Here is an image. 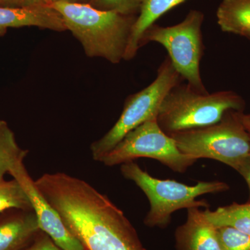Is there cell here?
Returning <instances> with one entry per match:
<instances>
[{"mask_svg": "<svg viewBox=\"0 0 250 250\" xmlns=\"http://www.w3.org/2000/svg\"><path fill=\"white\" fill-rule=\"evenodd\" d=\"M35 182L85 250H146L123 210L85 181L56 172Z\"/></svg>", "mask_w": 250, "mask_h": 250, "instance_id": "6da1fadb", "label": "cell"}, {"mask_svg": "<svg viewBox=\"0 0 250 250\" xmlns=\"http://www.w3.org/2000/svg\"><path fill=\"white\" fill-rule=\"evenodd\" d=\"M67 30L80 41L88 57H100L113 64L124 60L138 16L95 9L88 3L58 1L52 4Z\"/></svg>", "mask_w": 250, "mask_h": 250, "instance_id": "7a4b0ae2", "label": "cell"}, {"mask_svg": "<svg viewBox=\"0 0 250 250\" xmlns=\"http://www.w3.org/2000/svg\"><path fill=\"white\" fill-rule=\"evenodd\" d=\"M245 106L244 100L231 90L202 93L182 82L164 99L156 120L161 129L170 136L215 124L229 110L243 111Z\"/></svg>", "mask_w": 250, "mask_h": 250, "instance_id": "3957f363", "label": "cell"}, {"mask_svg": "<svg viewBox=\"0 0 250 250\" xmlns=\"http://www.w3.org/2000/svg\"><path fill=\"white\" fill-rule=\"evenodd\" d=\"M121 171L125 179L134 182L147 196L150 208L144 223L149 228H166L170 223L171 215L177 210L192 207L208 208L207 201L197 200V197L229 189L228 184L219 181L200 182L195 186H188L171 179L155 178L134 161L122 164Z\"/></svg>", "mask_w": 250, "mask_h": 250, "instance_id": "277c9868", "label": "cell"}, {"mask_svg": "<svg viewBox=\"0 0 250 250\" xmlns=\"http://www.w3.org/2000/svg\"><path fill=\"white\" fill-rule=\"evenodd\" d=\"M243 111L229 110L215 124L170 135L181 152L198 160L220 161L234 170L250 156V137Z\"/></svg>", "mask_w": 250, "mask_h": 250, "instance_id": "5b68a950", "label": "cell"}, {"mask_svg": "<svg viewBox=\"0 0 250 250\" xmlns=\"http://www.w3.org/2000/svg\"><path fill=\"white\" fill-rule=\"evenodd\" d=\"M205 16L198 10H190L179 24L162 27L156 23L145 31L140 47L149 42L164 46L172 65L189 85L202 93H208L202 82L200 62L203 56L202 26Z\"/></svg>", "mask_w": 250, "mask_h": 250, "instance_id": "8992f818", "label": "cell"}, {"mask_svg": "<svg viewBox=\"0 0 250 250\" xmlns=\"http://www.w3.org/2000/svg\"><path fill=\"white\" fill-rule=\"evenodd\" d=\"M183 80L170 58L166 57L158 69L154 82L126 99L121 116L116 124L103 137L91 145L90 151L94 160L100 162L131 130L157 117L161 103L167 94Z\"/></svg>", "mask_w": 250, "mask_h": 250, "instance_id": "52a82bcc", "label": "cell"}, {"mask_svg": "<svg viewBox=\"0 0 250 250\" xmlns=\"http://www.w3.org/2000/svg\"><path fill=\"white\" fill-rule=\"evenodd\" d=\"M139 158L155 159L179 173L197 161L179 151L174 140L161 129L156 117L131 130L100 162L113 167Z\"/></svg>", "mask_w": 250, "mask_h": 250, "instance_id": "ba28073f", "label": "cell"}, {"mask_svg": "<svg viewBox=\"0 0 250 250\" xmlns=\"http://www.w3.org/2000/svg\"><path fill=\"white\" fill-rule=\"evenodd\" d=\"M9 174L21 184L29 197L41 231L48 235L62 250H85L76 237L69 231L58 212L38 188L35 181L31 179L24 167L23 161L16 164Z\"/></svg>", "mask_w": 250, "mask_h": 250, "instance_id": "9c48e42d", "label": "cell"}, {"mask_svg": "<svg viewBox=\"0 0 250 250\" xmlns=\"http://www.w3.org/2000/svg\"><path fill=\"white\" fill-rule=\"evenodd\" d=\"M186 223L175 233L177 250H223L217 229L198 207L188 208Z\"/></svg>", "mask_w": 250, "mask_h": 250, "instance_id": "30bf717a", "label": "cell"}, {"mask_svg": "<svg viewBox=\"0 0 250 250\" xmlns=\"http://www.w3.org/2000/svg\"><path fill=\"white\" fill-rule=\"evenodd\" d=\"M40 231L34 210H6L0 213V250H21Z\"/></svg>", "mask_w": 250, "mask_h": 250, "instance_id": "8fae6325", "label": "cell"}, {"mask_svg": "<svg viewBox=\"0 0 250 250\" xmlns=\"http://www.w3.org/2000/svg\"><path fill=\"white\" fill-rule=\"evenodd\" d=\"M37 27L56 31L67 30L60 14L52 6L16 9L0 6V36L9 28Z\"/></svg>", "mask_w": 250, "mask_h": 250, "instance_id": "7c38bea8", "label": "cell"}, {"mask_svg": "<svg viewBox=\"0 0 250 250\" xmlns=\"http://www.w3.org/2000/svg\"><path fill=\"white\" fill-rule=\"evenodd\" d=\"M187 0H143L141 11L131 31L124 60L130 61L136 57L140 42L145 31L156 22L159 18L175 6Z\"/></svg>", "mask_w": 250, "mask_h": 250, "instance_id": "4fadbf2b", "label": "cell"}, {"mask_svg": "<svg viewBox=\"0 0 250 250\" xmlns=\"http://www.w3.org/2000/svg\"><path fill=\"white\" fill-rule=\"evenodd\" d=\"M216 17L223 32L245 37L250 33V0H222Z\"/></svg>", "mask_w": 250, "mask_h": 250, "instance_id": "5bb4252c", "label": "cell"}, {"mask_svg": "<svg viewBox=\"0 0 250 250\" xmlns=\"http://www.w3.org/2000/svg\"><path fill=\"white\" fill-rule=\"evenodd\" d=\"M206 218L215 228L229 227L250 236V202L233 203L215 210H204Z\"/></svg>", "mask_w": 250, "mask_h": 250, "instance_id": "9a60e30c", "label": "cell"}, {"mask_svg": "<svg viewBox=\"0 0 250 250\" xmlns=\"http://www.w3.org/2000/svg\"><path fill=\"white\" fill-rule=\"evenodd\" d=\"M27 151L18 146L14 132L9 126L0 131V182L16 164L24 161Z\"/></svg>", "mask_w": 250, "mask_h": 250, "instance_id": "2e32d148", "label": "cell"}, {"mask_svg": "<svg viewBox=\"0 0 250 250\" xmlns=\"http://www.w3.org/2000/svg\"><path fill=\"white\" fill-rule=\"evenodd\" d=\"M10 209L33 210L27 193L15 179L0 182V213Z\"/></svg>", "mask_w": 250, "mask_h": 250, "instance_id": "e0dca14e", "label": "cell"}, {"mask_svg": "<svg viewBox=\"0 0 250 250\" xmlns=\"http://www.w3.org/2000/svg\"><path fill=\"white\" fill-rule=\"evenodd\" d=\"M143 0H89L88 4L101 11H114L125 16H139Z\"/></svg>", "mask_w": 250, "mask_h": 250, "instance_id": "ac0fdd59", "label": "cell"}, {"mask_svg": "<svg viewBox=\"0 0 250 250\" xmlns=\"http://www.w3.org/2000/svg\"><path fill=\"white\" fill-rule=\"evenodd\" d=\"M223 250H250V236L229 227L216 228Z\"/></svg>", "mask_w": 250, "mask_h": 250, "instance_id": "d6986e66", "label": "cell"}, {"mask_svg": "<svg viewBox=\"0 0 250 250\" xmlns=\"http://www.w3.org/2000/svg\"><path fill=\"white\" fill-rule=\"evenodd\" d=\"M21 250H63L59 248L52 238L43 231H39L34 239Z\"/></svg>", "mask_w": 250, "mask_h": 250, "instance_id": "ffe728a7", "label": "cell"}, {"mask_svg": "<svg viewBox=\"0 0 250 250\" xmlns=\"http://www.w3.org/2000/svg\"><path fill=\"white\" fill-rule=\"evenodd\" d=\"M52 0H0L1 7L28 9L52 6Z\"/></svg>", "mask_w": 250, "mask_h": 250, "instance_id": "44dd1931", "label": "cell"}, {"mask_svg": "<svg viewBox=\"0 0 250 250\" xmlns=\"http://www.w3.org/2000/svg\"><path fill=\"white\" fill-rule=\"evenodd\" d=\"M236 171L246 181L249 187L250 194V156L242 163L239 167L237 168Z\"/></svg>", "mask_w": 250, "mask_h": 250, "instance_id": "7402d4cb", "label": "cell"}, {"mask_svg": "<svg viewBox=\"0 0 250 250\" xmlns=\"http://www.w3.org/2000/svg\"><path fill=\"white\" fill-rule=\"evenodd\" d=\"M52 4L58 1H65V2L70 3H88L89 0H52Z\"/></svg>", "mask_w": 250, "mask_h": 250, "instance_id": "603a6c76", "label": "cell"}, {"mask_svg": "<svg viewBox=\"0 0 250 250\" xmlns=\"http://www.w3.org/2000/svg\"><path fill=\"white\" fill-rule=\"evenodd\" d=\"M243 123H244L245 126L247 130H248V133H249L250 137V121H248V119L245 116V114H243Z\"/></svg>", "mask_w": 250, "mask_h": 250, "instance_id": "cb8c5ba5", "label": "cell"}, {"mask_svg": "<svg viewBox=\"0 0 250 250\" xmlns=\"http://www.w3.org/2000/svg\"><path fill=\"white\" fill-rule=\"evenodd\" d=\"M7 126L8 125L7 124H6V122L0 120V131H2V130L4 129L5 127H6V126Z\"/></svg>", "mask_w": 250, "mask_h": 250, "instance_id": "d4e9b609", "label": "cell"}, {"mask_svg": "<svg viewBox=\"0 0 250 250\" xmlns=\"http://www.w3.org/2000/svg\"><path fill=\"white\" fill-rule=\"evenodd\" d=\"M245 116H246V118L248 120V121H250V114H245Z\"/></svg>", "mask_w": 250, "mask_h": 250, "instance_id": "484cf974", "label": "cell"}, {"mask_svg": "<svg viewBox=\"0 0 250 250\" xmlns=\"http://www.w3.org/2000/svg\"><path fill=\"white\" fill-rule=\"evenodd\" d=\"M245 37H246V39H250V33H249V34H247V35L245 36Z\"/></svg>", "mask_w": 250, "mask_h": 250, "instance_id": "4316f807", "label": "cell"}]
</instances>
